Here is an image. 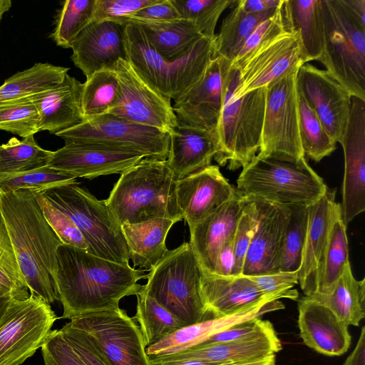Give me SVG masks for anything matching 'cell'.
Instances as JSON below:
<instances>
[{"instance_id": "obj_1", "label": "cell", "mask_w": 365, "mask_h": 365, "mask_svg": "<svg viewBox=\"0 0 365 365\" xmlns=\"http://www.w3.org/2000/svg\"><path fill=\"white\" fill-rule=\"evenodd\" d=\"M144 271L61 245L55 283L63 317L72 319L119 308L122 298L140 292L142 285L137 282L146 277Z\"/></svg>"}, {"instance_id": "obj_2", "label": "cell", "mask_w": 365, "mask_h": 365, "mask_svg": "<svg viewBox=\"0 0 365 365\" xmlns=\"http://www.w3.org/2000/svg\"><path fill=\"white\" fill-rule=\"evenodd\" d=\"M0 214L30 294L49 304L58 300L55 278L63 243L46 220L36 194L0 192Z\"/></svg>"}, {"instance_id": "obj_3", "label": "cell", "mask_w": 365, "mask_h": 365, "mask_svg": "<svg viewBox=\"0 0 365 365\" xmlns=\"http://www.w3.org/2000/svg\"><path fill=\"white\" fill-rule=\"evenodd\" d=\"M176 178L166 160L145 157L121 174L106 204L120 225L155 218L183 219L178 207Z\"/></svg>"}, {"instance_id": "obj_4", "label": "cell", "mask_w": 365, "mask_h": 365, "mask_svg": "<svg viewBox=\"0 0 365 365\" xmlns=\"http://www.w3.org/2000/svg\"><path fill=\"white\" fill-rule=\"evenodd\" d=\"M238 70L230 66L225 79L222 107L216 128L218 151L215 160L230 170L245 167L259 149L266 87L236 96Z\"/></svg>"}, {"instance_id": "obj_5", "label": "cell", "mask_w": 365, "mask_h": 365, "mask_svg": "<svg viewBox=\"0 0 365 365\" xmlns=\"http://www.w3.org/2000/svg\"><path fill=\"white\" fill-rule=\"evenodd\" d=\"M237 191L247 201H260L290 207L309 206L329 189L308 164L256 156L237 180Z\"/></svg>"}, {"instance_id": "obj_6", "label": "cell", "mask_w": 365, "mask_h": 365, "mask_svg": "<svg viewBox=\"0 0 365 365\" xmlns=\"http://www.w3.org/2000/svg\"><path fill=\"white\" fill-rule=\"evenodd\" d=\"M123 36L125 60L151 88L170 101L195 84L212 59L213 40L206 37L186 56L169 62L153 48L139 26L126 24Z\"/></svg>"}, {"instance_id": "obj_7", "label": "cell", "mask_w": 365, "mask_h": 365, "mask_svg": "<svg viewBox=\"0 0 365 365\" xmlns=\"http://www.w3.org/2000/svg\"><path fill=\"white\" fill-rule=\"evenodd\" d=\"M149 271L141 290L185 327L212 319L201 296L202 268L189 242L168 250Z\"/></svg>"}, {"instance_id": "obj_8", "label": "cell", "mask_w": 365, "mask_h": 365, "mask_svg": "<svg viewBox=\"0 0 365 365\" xmlns=\"http://www.w3.org/2000/svg\"><path fill=\"white\" fill-rule=\"evenodd\" d=\"M324 49L320 61L351 96L365 101V25L344 0H320Z\"/></svg>"}, {"instance_id": "obj_9", "label": "cell", "mask_w": 365, "mask_h": 365, "mask_svg": "<svg viewBox=\"0 0 365 365\" xmlns=\"http://www.w3.org/2000/svg\"><path fill=\"white\" fill-rule=\"evenodd\" d=\"M77 181L50 188L42 194L73 220L83 235L87 252L101 258L129 265L121 225L108 207Z\"/></svg>"}, {"instance_id": "obj_10", "label": "cell", "mask_w": 365, "mask_h": 365, "mask_svg": "<svg viewBox=\"0 0 365 365\" xmlns=\"http://www.w3.org/2000/svg\"><path fill=\"white\" fill-rule=\"evenodd\" d=\"M297 67L266 87L261 158L299 163L305 159L300 131Z\"/></svg>"}, {"instance_id": "obj_11", "label": "cell", "mask_w": 365, "mask_h": 365, "mask_svg": "<svg viewBox=\"0 0 365 365\" xmlns=\"http://www.w3.org/2000/svg\"><path fill=\"white\" fill-rule=\"evenodd\" d=\"M56 135L64 142L130 150L163 160L170 147L168 133L110 113L86 119Z\"/></svg>"}, {"instance_id": "obj_12", "label": "cell", "mask_w": 365, "mask_h": 365, "mask_svg": "<svg viewBox=\"0 0 365 365\" xmlns=\"http://www.w3.org/2000/svg\"><path fill=\"white\" fill-rule=\"evenodd\" d=\"M57 317L41 298L12 299L0 321V365H21L43 344Z\"/></svg>"}, {"instance_id": "obj_13", "label": "cell", "mask_w": 365, "mask_h": 365, "mask_svg": "<svg viewBox=\"0 0 365 365\" xmlns=\"http://www.w3.org/2000/svg\"><path fill=\"white\" fill-rule=\"evenodd\" d=\"M68 323L95 342L110 365H150L140 328L125 310L87 313Z\"/></svg>"}, {"instance_id": "obj_14", "label": "cell", "mask_w": 365, "mask_h": 365, "mask_svg": "<svg viewBox=\"0 0 365 365\" xmlns=\"http://www.w3.org/2000/svg\"><path fill=\"white\" fill-rule=\"evenodd\" d=\"M304 64L297 35L284 31L259 44L231 66L238 70L236 96L267 87L292 69Z\"/></svg>"}, {"instance_id": "obj_15", "label": "cell", "mask_w": 365, "mask_h": 365, "mask_svg": "<svg viewBox=\"0 0 365 365\" xmlns=\"http://www.w3.org/2000/svg\"><path fill=\"white\" fill-rule=\"evenodd\" d=\"M110 68L117 75L120 98L108 113L171 133L178 124L171 101L151 88L125 59H119Z\"/></svg>"}, {"instance_id": "obj_16", "label": "cell", "mask_w": 365, "mask_h": 365, "mask_svg": "<svg viewBox=\"0 0 365 365\" xmlns=\"http://www.w3.org/2000/svg\"><path fill=\"white\" fill-rule=\"evenodd\" d=\"M344 155L341 219L347 225L365 211V101L351 97L344 133L339 141Z\"/></svg>"}, {"instance_id": "obj_17", "label": "cell", "mask_w": 365, "mask_h": 365, "mask_svg": "<svg viewBox=\"0 0 365 365\" xmlns=\"http://www.w3.org/2000/svg\"><path fill=\"white\" fill-rule=\"evenodd\" d=\"M230 66L231 61L222 56L211 59L202 76L174 100L178 120L216 133Z\"/></svg>"}, {"instance_id": "obj_18", "label": "cell", "mask_w": 365, "mask_h": 365, "mask_svg": "<svg viewBox=\"0 0 365 365\" xmlns=\"http://www.w3.org/2000/svg\"><path fill=\"white\" fill-rule=\"evenodd\" d=\"M297 83L328 134L339 143L348 123L351 95L326 70L308 63L299 68Z\"/></svg>"}, {"instance_id": "obj_19", "label": "cell", "mask_w": 365, "mask_h": 365, "mask_svg": "<svg viewBox=\"0 0 365 365\" xmlns=\"http://www.w3.org/2000/svg\"><path fill=\"white\" fill-rule=\"evenodd\" d=\"M145 157L130 150L65 142L62 148L53 151L48 165L76 178L93 179L122 174Z\"/></svg>"}, {"instance_id": "obj_20", "label": "cell", "mask_w": 365, "mask_h": 365, "mask_svg": "<svg viewBox=\"0 0 365 365\" xmlns=\"http://www.w3.org/2000/svg\"><path fill=\"white\" fill-rule=\"evenodd\" d=\"M236 193L217 165H210L176 181L175 194L183 219L192 228Z\"/></svg>"}, {"instance_id": "obj_21", "label": "cell", "mask_w": 365, "mask_h": 365, "mask_svg": "<svg viewBox=\"0 0 365 365\" xmlns=\"http://www.w3.org/2000/svg\"><path fill=\"white\" fill-rule=\"evenodd\" d=\"M335 189H328L317 202L309 206L307 231L298 279L305 297L317 292L319 272L329 244L336 218L341 215L340 204L335 200Z\"/></svg>"}, {"instance_id": "obj_22", "label": "cell", "mask_w": 365, "mask_h": 365, "mask_svg": "<svg viewBox=\"0 0 365 365\" xmlns=\"http://www.w3.org/2000/svg\"><path fill=\"white\" fill-rule=\"evenodd\" d=\"M259 203L257 225L244 262L242 274L257 276L280 272L282 248L289 207Z\"/></svg>"}, {"instance_id": "obj_23", "label": "cell", "mask_w": 365, "mask_h": 365, "mask_svg": "<svg viewBox=\"0 0 365 365\" xmlns=\"http://www.w3.org/2000/svg\"><path fill=\"white\" fill-rule=\"evenodd\" d=\"M282 344L272 324L268 328L242 339L202 343L183 351L151 357L150 361L195 359L218 364H239L266 359L275 355Z\"/></svg>"}, {"instance_id": "obj_24", "label": "cell", "mask_w": 365, "mask_h": 365, "mask_svg": "<svg viewBox=\"0 0 365 365\" xmlns=\"http://www.w3.org/2000/svg\"><path fill=\"white\" fill-rule=\"evenodd\" d=\"M200 291L206 312L212 319L235 315L279 296L264 295L248 276H221L202 269Z\"/></svg>"}, {"instance_id": "obj_25", "label": "cell", "mask_w": 365, "mask_h": 365, "mask_svg": "<svg viewBox=\"0 0 365 365\" xmlns=\"http://www.w3.org/2000/svg\"><path fill=\"white\" fill-rule=\"evenodd\" d=\"M123 29L113 21H91L79 34L71 46V60L86 78L125 59Z\"/></svg>"}, {"instance_id": "obj_26", "label": "cell", "mask_w": 365, "mask_h": 365, "mask_svg": "<svg viewBox=\"0 0 365 365\" xmlns=\"http://www.w3.org/2000/svg\"><path fill=\"white\" fill-rule=\"evenodd\" d=\"M298 325L304 343L329 356L346 353L351 344L348 325L324 304L304 297L298 302Z\"/></svg>"}, {"instance_id": "obj_27", "label": "cell", "mask_w": 365, "mask_h": 365, "mask_svg": "<svg viewBox=\"0 0 365 365\" xmlns=\"http://www.w3.org/2000/svg\"><path fill=\"white\" fill-rule=\"evenodd\" d=\"M247 200L235 196L190 229V245L203 270L214 273L218 252L233 235Z\"/></svg>"}, {"instance_id": "obj_28", "label": "cell", "mask_w": 365, "mask_h": 365, "mask_svg": "<svg viewBox=\"0 0 365 365\" xmlns=\"http://www.w3.org/2000/svg\"><path fill=\"white\" fill-rule=\"evenodd\" d=\"M167 164L177 180L211 165L218 151L216 133L178 120L169 133Z\"/></svg>"}, {"instance_id": "obj_29", "label": "cell", "mask_w": 365, "mask_h": 365, "mask_svg": "<svg viewBox=\"0 0 365 365\" xmlns=\"http://www.w3.org/2000/svg\"><path fill=\"white\" fill-rule=\"evenodd\" d=\"M82 87V83L66 74L56 86L29 97L37 108L41 131L56 135L84 120Z\"/></svg>"}, {"instance_id": "obj_30", "label": "cell", "mask_w": 365, "mask_h": 365, "mask_svg": "<svg viewBox=\"0 0 365 365\" xmlns=\"http://www.w3.org/2000/svg\"><path fill=\"white\" fill-rule=\"evenodd\" d=\"M278 300H267L235 315L205 320L184 327L146 348L148 356L155 357L179 353L205 342L214 334L237 322L259 317L261 315L284 309Z\"/></svg>"}, {"instance_id": "obj_31", "label": "cell", "mask_w": 365, "mask_h": 365, "mask_svg": "<svg viewBox=\"0 0 365 365\" xmlns=\"http://www.w3.org/2000/svg\"><path fill=\"white\" fill-rule=\"evenodd\" d=\"M284 30L297 35L304 63L319 61L324 49V27L320 0H284Z\"/></svg>"}, {"instance_id": "obj_32", "label": "cell", "mask_w": 365, "mask_h": 365, "mask_svg": "<svg viewBox=\"0 0 365 365\" xmlns=\"http://www.w3.org/2000/svg\"><path fill=\"white\" fill-rule=\"evenodd\" d=\"M128 23L139 26L153 48L169 62L186 56L205 37L192 21L182 18L162 21L130 19L122 25Z\"/></svg>"}, {"instance_id": "obj_33", "label": "cell", "mask_w": 365, "mask_h": 365, "mask_svg": "<svg viewBox=\"0 0 365 365\" xmlns=\"http://www.w3.org/2000/svg\"><path fill=\"white\" fill-rule=\"evenodd\" d=\"M177 221L155 218L137 224L121 225L133 268L150 269L168 250L165 245L167 235Z\"/></svg>"}, {"instance_id": "obj_34", "label": "cell", "mask_w": 365, "mask_h": 365, "mask_svg": "<svg viewBox=\"0 0 365 365\" xmlns=\"http://www.w3.org/2000/svg\"><path fill=\"white\" fill-rule=\"evenodd\" d=\"M308 297L327 307L348 326H359L365 317V279L354 277L350 262L327 292Z\"/></svg>"}, {"instance_id": "obj_35", "label": "cell", "mask_w": 365, "mask_h": 365, "mask_svg": "<svg viewBox=\"0 0 365 365\" xmlns=\"http://www.w3.org/2000/svg\"><path fill=\"white\" fill-rule=\"evenodd\" d=\"M278 8L260 13H248L237 4L223 19L220 32L213 40L212 58L222 56L231 62L235 60L254 29L272 16Z\"/></svg>"}, {"instance_id": "obj_36", "label": "cell", "mask_w": 365, "mask_h": 365, "mask_svg": "<svg viewBox=\"0 0 365 365\" xmlns=\"http://www.w3.org/2000/svg\"><path fill=\"white\" fill-rule=\"evenodd\" d=\"M69 68L36 63L6 78L0 86V106L53 88L65 78Z\"/></svg>"}, {"instance_id": "obj_37", "label": "cell", "mask_w": 365, "mask_h": 365, "mask_svg": "<svg viewBox=\"0 0 365 365\" xmlns=\"http://www.w3.org/2000/svg\"><path fill=\"white\" fill-rule=\"evenodd\" d=\"M120 87L116 73L105 68L86 78L81 92L84 120L108 113L118 104Z\"/></svg>"}, {"instance_id": "obj_38", "label": "cell", "mask_w": 365, "mask_h": 365, "mask_svg": "<svg viewBox=\"0 0 365 365\" xmlns=\"http://www.w3.org/2000/svg\"><path fill=\"white\" fill-rule=\"evenodd\" d=\"M133 319L138 322L146 347L185 327L175 316L143 290L136 294Z\"/></svg>"}, {"instance_id": "obj_39", "label": "cell", "mask_w": 365, "mask_h": 365, "mask_svg": "<svg viewBox=\"0 0 365 365\" xmlns=\"http://www.w3.org/2000/svg\"><path fill=\"white\" fill-rule=\"evenodd\" d=\"M52 154L36 143L34 135L21 140L11 138L0 145V177L46 166Z\"/></svg>"}, {"instance_id": "obj_40", "label": "cell", "mask_w": 365, "mask_h": 365, "mask_svg": "<svg viewBox=\"0 0 365 365\" xmlns=\"http://www.w3.org/2000/svg\"><path fill=\"white\" fill-rule=\"evenodd\" d=\"M298 97L299 131L303 153L304 156L318 163L335 150L336 143L328 134L299 89Z\"/></svg>"}, {"instance_id": "obj_41", "label": "cell", "mask_w": 365, "mask_h": 365, "mask_svg": "<svg viewBox=\"0 0 365 365\" xmlns=\"http://www.w3.org/2000/svg\"><path fill=\"white\" fill-rule=\"evenodd\" d=\"M349 262L346 226L339 215L331 228L329 244L319 272L315 294L327 292L341 277Z\"/></svg>"}, {"instance_id": "obj_42", "label": "cell", "mask_w": 365, "mask_h": 365, "mask_svg": "<svg viewBox=\"0 0 365 365\" xmlns=\"http://www.w3.org/2000/svg\"><path fill=\"white\" fill-rule=\"evenodd\" d=\"M95 0H67L62 3L55 20L51 38L57 46L68 48L91 21Z\"/></svg>"}, {"instance_id": "obj_43", "label": "cell", "mask_w": 365, "mask_h": 365, "mask_svg": "<svg viewBox=\"0 0 365 365\" xmlns=\"http://www.w3.org/2000/svg\"><path fill=\"white\" fill-rule=\"evenodd\" d=\"M76 181L74 176L48 165L31 170L0 177V192L29 191L43 193L46 190Z\"/></svg>"}, {"instance_id": "obj_44", "label": "cell", "mask_w": 365, "mask_h": 365, "mask_svg": "<svg viewBox=\"0 0 365 365\" xmlns=\"http://www.w3.org/2000/svg\"><path fill=\"white\" fill-rule=\"evenodd\" d=\"M281 255V272L298 271L302 262L308 220L309 206H290Z\"/></svg>"}, {"instance_id": "obj_45", "label": "cell", "mask_w": 365, "mask_h": 365, "mask_svg": "<svg viewBox=\"0 0 365 365\" xmlns=\"http://www.w3.org/2000/svg\"><path fill=\"white\" fill-rule=\"evenodd\" d=\"M180 18L192 21L203 36L214 40L217 22L222 12L238 0H172Z\"/></svg>"}, {"instance_id": "obj_46", "label": "cell", "mask_w": 365, "mask_h": 365, "mask_svg": "<svg viewBox=\"0 0 365 365\" xmlns=\"http://www.w3.org/2000/svg\"><path fill=\"white\" fill-rule=\"evenodd\" d=\"M0 290L13 299L29 297V289L21 273L4 220L0 214Z\"/></svg>"}, {"instance_id": "obj_47", "label": "cell", "mask_w": 365, "mask_h": 365, "mask_svg": "<svg viewBox=\"0 0 365 365\" xmlns=\"http://www.w3.org/2000/svg\"><path fill=\"white\" fill-rule=\"evenodd\" d=\"M0 130L23 138L41 131L37 108L29 97L0 106Z\"/></svg>"}, {"instance_id": "obj_48", "label": "cell", "mask_w": 365, "mask_h": 365, "mask_svg": "<svg viewBox=\"0 0 365 365\" xmlns=\"http://www.w3.org/2000/svg\"><path fill=\"white\" fill-rule=\"evenodd\" d=\"M36 197L46 220L61 242L87 252L88 245L71 217L42 193L36 194Z\"/></svg>"}, {"instance_id": "obj_49", "label": "cell", "mask_w": 365, "mask_h": 365, "mask_svg": "<svg viewBox=\"0 0 365 365\" xmlns=\"http://www.w3.org/2000/svg\"><path fill=\"white\" fill-rule=\"evenodd\" d=\"M259 212V207L257 202L247 201L238 219L233 235V276L242 274L246 255L257 225Z\"/></svg>"}, {"instance_id": "obj_50", "label": "cell", "mask_w": 365, "mask_h": 365, "mask_svg": "<svg viewBox=\"0 0 365 365\" xmlns=\"http://www.w3.org/2000/svg\"><path fill=\"white\" fill-rule=\"evenodd\" d=\"M266 296L276 295L280 298L296 300L299 294L292 288L299 283L298 271L278 272L257 276H248Z\"/></svg>"}, {"instance_id": "obj_51", "label": "cell", "mask_w": 365, "mask_h": 365, "mask_svg": "<svg viewBox=\"0 0 365 365\" xmlns=\"http://www.w3.org/2000/svg\"><path fill=\"white\" fill-rule=\"evenodd\" d=\"M156 0H95L92 21L120 23Z\"/></svg>"}, {"instance_id": "obj_52", "label": "cell", "mask_w": 365, "mask_h": 365, "mask_svg": "<svg viewBox=\"0 0 365 365\" xmlns=\"http://www.w3.org/2000/svg\"><path fill=\"white\" fill-rule=\"evenodd\" d=\"M60 331L85 365H110L95 342L83 331L69 323Z\"/></svg>"}, {"instance_id": "obj_53", "label": "cell", "mask_w": 365, "mask_h": 365, "mask_svg": "<svg viewBox=\"0 0 365 365\" xmlns=\"http://www.w3.org/2000/svg\"><path fill=\"white\" fill-rule=\"evenodd\" d=\"M41 348L44 365H85L60 329L51 331Z\"/></svg>"}, {"instance_id": "obj_54", "label": "cell", "mask_w": 365, "mask_h": 365, "mask_svg": "<svg viewBox=\"0 0 365 365\" xmlns=\"http://www.w3.org/2000/svg\"><path fill=\"white\" fill-rule=\"evenodd\" d=\"M282 6L272 16L260 23L254 29L232 62L243 58L267 39L286 31L283 24Z\"/></svg>"}, {"instance_id": "obj_55", "label": "cell", "mask_w": 365, "mask_h": 365, "mask_svg": "<svg viewBox=\"0 0 365 365\" xmlns=\"http://www.w3.org/2000/svg\"><path fill=\"white\" fill-rule=\"evenodd\" d=\"M271 325L270 322L262 320L259 317L252 318L226 327L210 336L203 343L224 342L242 339L264 330Z\"/></svg>"}, {"instance_id": "obj_56", "label": "cell", "mask_w": 365, "mask_h": 365, "mask_svg": "<svg viewBox=\"0 0 365 365\" xmlns=\"http://www.w3.org/2000/svg\"><path fill=\"white\" fill-rule=\"evenodd\" d=\"M177 9L172 0H156L154 3L145 6L119 24L122 25L127 20H141L149 21H170L180 19Z\"/></svg>"}, {"instance_id": "obj_57", "label": "cell", "mask_w": 365, "mask_h": 365, "mask_svg": "<svg viewBox=\"0 0 365 365\" xmlns=\"http://www.w3.org/2000/svg\"><path fill=\"white\" fill-rule=\"evenodd\" d=\"M235 265L233 235L228 239L220 250L213 274L230 276Z\"/></svg>"}, {"instance_id": "obj_58", "label": "cell", "mask_w": 365, "mask_h": 365, "mask_svg": "<svg viewBox=\"0 0 365 365\" xmlns=\"http://www.w3.org/2000/svg\"><path fill=\"white\" fill-rule=\"evenodd\" d=\"M284 0H238L237 4L246 12L260 13L278 8Z\"/></svg>"}, {"instance_id": "obj_59", "label": "cell", "mask_w": 365, "mask_h": 365, "mask_svg": "<svg viewBox=\"0 0 365 365\" xmlns=\"http://www.w3.org/2000/svg\"><path fill=\"white\" fill-rule=\"evenodd\" d=\"M343 365H365V327L361 330L359 338L352 352Z\"/></svg>"}, {"instance_id": "obj_60", "label": "cell", "mask_w": 365, "mask_h": 365, "mask_svg": "<svg viewBox=\"0 0 365 365\" xmlns=\"http://www.w3.org/2000/svg\"><path fill=\"white\" fill-rule=\"evenodd\" d=\"M150 365H227L225 364H218L195 359H177L169 361L150 360Z\"/></svg>"}, {"instance_id": "obj_61", "label": "cell", "mask_w": 365, "mask_h": 365, "mask_svg": "<svg viewBox=\"0 0 365 365\" xmlns=\"http://www.w3.org/2000/svg\"><path fill=\"white\" fill-rule=\"evenodd\" d=\"M354 15L365 25V0H344Z\"/></svg>"}, {"instance_id": "obj_62", "label": "cell", "mask_w": 365, "mask_h": 365, "mask_svg": "<svg viewBox=\"0 0 365 365\" xmlns=\"http://www.w3.org/2000/svg\"><path fill=\"white\" fill-rule=\"evenodd\" d=\"M227 365H275V355H272L262 360Z\"/></svg>"}, {"instance_id": "obj_63", "label": "cell", "mask_w": 365, "mask_h": 365, "mask_svg": "<svg viewBox=\"0 0 365 365\" xmlns=\"http://www.w3.org/2000/svg\"><path fill=\"white\" fill-rule=\"evenodd\" d=\"M13 298L6 294L0 290V321L10 302Z\"/></svg>"}, {"instance_id": "obj_64", "label": "cell", "mask_w": 365, "mask_h": 365, "mask_svg": "<svg viewBox=\"0 0 365 365\" xmlns=\"http://www.w3.org/2000/svg\"><path fill=\"white\" fill-rule=\"evenodd\" d=\"M11 0H0V23L4 14L11 9Z\"/></svg>"}]
</instances>
